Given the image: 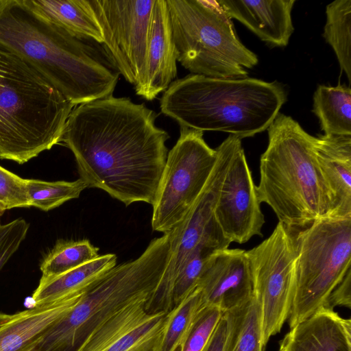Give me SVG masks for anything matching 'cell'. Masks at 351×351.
Listing matches in <instances>:
<instances>
[{
    "label": "cell",
    "mask_w": 351,
    "mask_h": 351,
    "mask_svg": "<svg viewBox=\"0 0 351 351\" xmlns=\"http://www.w3.org/2000/svg\"><path fill=\"white\" fill-rule=\"evenodd\" d=\"M28 229L29 223L22 218L0 225V270L17 251Z\"/></svg>",
    "instance_id": "1f68e13d"
},
{
    "label": "cell",
    "mask_w": 351,
    "mask_h": 351,
    "mask_svg": "<svg viewBox=\"0 0 351 351\" xmlns=\"http://www.w3.org/2000/svg\"><path fill=\"white\" fill-rule=\"evenodd\" d=\"M147 303L139 301L114 314L79 351H162L167 313H148Z\"/></svg>",
    "instance_id": "5bb4252c"
},
{
    "label": "cell",
    "mask_w": 351,
    "mask_h": 351,
    "mask_svg": "<svg viewBox=\"0 0 351 351\" xmlns=\"http://www.w3.org/2000/svg\"><path fill=\"white\" fill-rule=\"evenodd\" d=\"M101 27L103 48L134 88L143 80L149 29L156 0H88Z\"/></svg>",
    "instance_id": "7c38bea8"
},
{
    "label": "cell",
    "mask_w": 351,
    "mask_h": 351,
    "mask_svg": "<svg viewBox=\"0 0 351 351\" xmlns=\"http://www.w3.org/2000/svg\"><path fill=\"white\" fill-rule=\"evenodd\" d=\"M228 16L235 19L261 40L285 47L293 32L291 11L295 0H218Z\"/></svg>",
    "instance_id": "e0dca14e"
},
{
    "label": "cell",
    "mask_w": 351,
    "mask_h": 351,
    "mask_svg": "<svg viewBox=\"0 0 351 351\" xmlns=\"http://www.w3.org/2000/svg\"><path fill=\"white\" fill-rule=\"evenodd\" d=\"M31 11L0 0V46L43 76L74 106L112 95L119 73L104 51Z\"/></svg>",
    "instance_id": "7a4b0ae2"
},
{
    "label": "cell",
    "mask_w": 351,
    "mask_h": 351,
    "mask_svg": "<svg viewBox=\"0 0 351 351\" xmlns=\"http://www.w3.org/2000/svg\"><path fill=\"white\" fill-rule=\"evenodd\" d=\"M36 345V344H35ZM33 346L32 347H31L30 348L27 349V350L25 351H38V350L36 349V346Z\"/></svg>",
    "instance_id": "d590c367"
},
{
    "label": "cell",
    "mask_w": 351,
    "mask_h": 351,
    "mask_svg": "<svg viewBox=\"0 0 351 351\" xmlns=\"http://www.w3.org/2000/svg\"><path fill=\"white\" fill-rule=\"evenodd\" d=\"M286 100L285 89L276 82L191 74L169 85L160 108L180 127L241 139L267 130Z\"/></svg>",
    "instance_id": "3957f363"
},
{
    "label": "cell",
    "mask_w": 351,
    "mask_h": 351,
    "mask_svg": "<svg viewBox=\"0 0 351 351\" xmlns=\"http://www.w3.org/2000/svg\"><path fill=\"white\" fill-rule=\"evenodd\" d=\"M223 313L227 320L223 351H263L261 308L254 295Z\"/></svg>",
    "instance_id": "cb8c5ba5"
},
{
    "label": "cell",
    "mask_w": 351,
    "mask_h": 351,
    "mask_svg": "<svg viewBox=\"0 0 351 351\" xmlns=\"http://www.w3.org/2000/svg\"><path fill=\"white\" fill-rule=\"evenodd\" d=\"M73 105L0 46V159L24 164L61 142Z\"/></svg>",
    "instance_id": "5b68a950"
},
{
    "label": "cell",
    "mask_w": 351,
    "mask_h": 351,
    "mask_svg": "<svg viewBox=\"0 0 351 351\" xmlns=\"http://www.w3.org/2000/svg\"><path fill=\"white\" fill-rule=\"evenodd\" d=\"M323 36L334 50L341 70L351 82V0L327 5Z\"/></svg>",
    "instance_id": "d4e9b609"
},
{
    "label": "cell",
    "mask_w": 351,
    "mask_h": 351,
    "mask_svg": "<svg viewBox=\"0 0 351 351\" xmlns=\"http://www.w3.org/2000/svg\"><path fill=\"white\" fill-rule=\"evenodd\" d=\"M30 207L26 180L0 166V209Z\"/></svg>",
    "instance_id": "4dcf8cb0"
},
{
    "label": "cell",
    "mask_w": 351,
    "mask_h": 351,
    "mask_svg": "<svg viewBox=\"0 0 351 351\" xmlns=\"http://www.w3.org/2000/svg\"><path fill=\"white\" fill-rule=\"evenodd\" d=\"M84 291L10 315L0 326V351H25L34 346L74 306Z\"/></svg>",
    "instance_id": "ffe728a7"
},
{
    "label": "cell",
    "mask_w": 351,
    "mask_h": 351,
    "mask_svg": "<svg viewBox=\"0 0 351 351\" xmlns=\"http://www.w3.org/2000/svg\"><path fill=\"white\" fill-rule=\"evenodd\" d=\"M196 288L205 304L223 313L250 300L253 285L246 251L226 248L214 252L207 260Z\"/></svg>",
    "instance_id": "9a60e30c"
},
{
    "label": "cell",
    "mask_w": 351,
    "mask_h": 351,
    "mask_svg": "<svg viewBox=\"0 0 351 351\" xmlns=\"http://www.w3.org/2000/svg\"><path fill=\"white\" fill-rule=\"evenodd\" d=\"M25 180L30 207L34 206L45 212L67 201L78 198L80 193L87 188L80 178L72 182Z\"/></svg>",
    "instance_id": "83f0119b"
},
{
    "label": "cell",
    "mask_w": 351,
    "mask_h": 351,
    "mask_svg": "<svg viewBox=\"0 0 351 351\" xmlns=\"http://www.w3.org/2000/svg\"><path fill=\"white\" fill-rule=\"evenodd\" d=\"M176 51L166 0H156L149 29L146 62L136 94L152 101L165 92L177 76Z\"/></svg>",
    "instance_id": "2e32d148"
},
{
    "label": "cell",
    "mask_w": 351,
    "mask_h": 351,
    "mask_svg": "<svg viewBox=\"0 0 351 351\" xmlns=\"http://www.w3.org/2000/svg\"><path fill=\"white\" fill-rule=\"evenodd\" d=\"M246 255L254 295L260 304L265 347L281 330L290 313L295 258L291 231L278 222L270 236Z\"/></svg>",
    "instance_id": "8fae6325"
},
{
    "label": "cell",
    "mask_w": 351,
    "mask_h": 351,
    "mask_svg": "<svg viewBox=\"0 0 351 351\" xmlns=\"http://www.w3.org/2000/svg\"><path fill=\"white\" fill-rule=\"evenodd\" d=\"M99 248L88 239L60 240L40 264L41 279H48L81 266L96 258Z\"/></svg>",
    "instance_id": "484cf974"
},
{
    "label": "cell",
    "mask_w": 351,
    "mask_h": 351,
    "mask_svg": "<svg viewBox=\"0 0 351 351\" xmlns=\"http://www.w3.org/2000/svg\"><path fill=\"white\" fill-rule=\"evenodd\" d=\"M223 313L216 306L204 305L196 315L178 351H202Z\"/></svg>",
    "instance_id": "f546056e"
},
{
    "label": "cell",
    "mask_w": 351,
    "mask_h": 351,
    "mask_svg": "<svg viewBox=\"0 0 351 351\" xmlns=\"http://www.w3.org/2000/svg\"><path fill=\"white\" fill-rule=\"evenodd\" d=\"M114 254L99 255L81 266L48 279L40 280L32 295L34 306L53 302L80 293L117 265Z\"/></svg>",
    "instance_id": "7402d4cb"
},
{
    "label": "cell",
    "mask_w": 351,
    "mask_h": 351,
    "mask_svg": "<svg viewBox=\"0 0 351 351\" xmlns=\"http://www.w3.org/2000/svg\"><path fill=\"white\" fill-rule=\"evenodd\" d=\"M256 185L249 168L241 139L234 147L217 193L214 216L224 237L231 243H244L262 237L265 222Z\"/></svg>",
    "instance_id": "4fadbf2b"
},
{
    "label": "cell",
    "mask_w": 351,
    "mask_h": 351,
    "mask_svg": "<svg viewBox=\"0 0 351 351\" xmlns=\"http://www.w3.org/2000/svg\"><path fill=\"white\" fill-rule=\"evenodd\" d=\"M239 138L230 134L215 149L217 160L203 191L183 221L171 231L170 258L154 294L146 304L148 313H168L172 309L174 280L197 247L206 245L218 250L229 247L231 242L224 237L217 223L214 208L217 193Z\"/></svg>",
    "instance_id": "9c48e42d"
},
{
    "label": "cell",
    "mask_w": 351,
    "mask_h": 351,
    "mask_svg": "<svg viewBox=\"0 0 351 351\" xmlns=\"http://www.w3.org/2000/svg\"><path fill=\"white\" fill-rule=\"evenodd\" d=\"M337 306L351 308V269L333 289L323 306L333 309Z\"/></svg>",
    "instance_id": "d6a6232c"
},
{
    "label": "cell",
    "mask_w": 351,
    "mask_h": 351,
    "mask_svg": "<svg viewBox=\"0 0 351 351\" xmlns=\"http://www.w3.org/2000/svg\"><path fill=\"white\" fill-rule=\"evenodd\" d=\"M34 13L71 34L102 44L101 27L88 0H23Z\"/></svg>",
    "instance_id": "44dd1931"
},
{
    "label": "cell",
    "mask_w": 351,
    "mask_h": 351,
    "mask_svg": "<svg viewBox=\"0 0 351 351\" xmlns=\"http://www.w3.org/2000/svg\"><path fill=\"white\" fill-rule=\"evenodd\" d=\"M278 351H351V321L322 306L290 328Z\"/></svg>",
    "instance_id": "d6986e66"
},
{
    "label": "cell",
    "mask_w": 351,
    "mask_h": 351,
    "mask_svg": "<svg viewBox=\"0 0 351 351\" xmlns=\"http://www.w3.org/2000/svg\"><path fill=\"white\" fill-rule=\"evenodd\" d=\"M10 317V315L0 312V326L5 322Z\"/></svg>",
    "instance_id": "e575fe53"
},
{
    "label": "cell",
    "mask_w": 351,
    "mask_h": 351,
    "mask_svg": "<svg viewBox=\"0 0 351 351\" xmlns=\"http://www.w3.org/2000/svg\"><path fill=\"white\" fill-rule=\"evenodd\" d=\"M3 212L0 209V217L3 215ZM1 225V224H0Z\"/></svg>",
    "instance_id": "8d00e7d4"
},
{
    "label": "cell",
    "mask_w": 351,
    "mask_h": 351,
    "mask_svg": "<svg viewBox=\"0 0 351 351\" xmlns=\"http://www.w3.org/2000/svg\"><path fill=\"white\" fill-rule=\"evenodd\" d=\"M217 251L218 250L212 247L201 245L190 254L173 282L171 294L173 307L196 288L207 260Z\"/></svg>",
    "instance_id": "f1b7e54d"
},
{
    "label": "cell",
    "mask_w": 351,
    "mask_h": 351,
    "mask_svg": "<svg viewBox=\"0 0 351 351\" xmlns=\"http://www.w3.org/2000/svg\"><path fill=\"white\" fill-rule=\"evenodd\" d=\"M226 329L227 320L224 313H223L210 338L202 351H223Z\"/></svg>",
    "instance_id": "836d02e7"
},
{
    "label": "cell",
    "mask_w": 351,
    "mask_h": 351,
    "mask_svg": "<svg viewBox=\"0 0 351 351\" xmlns=\"http://www.w3.org/2000/svg\"><path fill=\"white\" fill-rule=\"evenodd\" d=\"M204 132L180 127L167 160L152 205V228L163 234L184 219L203 191L215 166L217 151L204 139Z\"/></svg>",
    "instance_id": "30bf717a"
},
{
    "label": "cell",
    "mask_w": 351,
    "mask_h": 351,
    "mask_svg": "<svg viewBox=\"0 0 351 351\" xmlns=\"http://www.w3.org/2000/svg\"><path fill=\"white\" fill-rule=\"evenodd\" d=\"M206 305L195 288L167 313L162 351H177L200 309Z\"/></svg>",
    "instance_id": "4316f807"
},
{
    "label": "cell",
    "mask_w": 351,
    "mask_h": 351,
    "mask_svg": "<svg viewBox=\"0 0 351 351\" xmlns=\"http://www.w3.org/2000/svg\"><path fill=\"white\" fill-rule=\"evenodd\" d=\"M143 104L112 95L71 111L61 142L72 152L81 179L125 206L153 205L167 160L169 135Z\"/></svg>",
    "instance_id": "6da1fadb"
},
{
    "label": "cell",
    "mask_w": 351,
    "mask_h": 351,
    "mask_svg": "<svg viewBox=\"0 0 351 351\" xmlns=\"http://www.w3.org/2000/svg\"><path fill=\"white\" fill-rule=\"evenodd\" d=\"M166 1L177 61L192 74L245 77L257 64V56L240 41L217 1Z\"/></svg>",
    "instance_id": "52a82bcc"
},
{
    "label": "cell",
    "mask_w": 351,
    "mask_h": 351,
    "mask_svg": "<svg viewBox=\"0 0 351 351\" xmlns=\"http://www.w3.org/2000/svg\"><path fill=\"white\" fill-rule=\"evenodd\" d=\"M314 152L330 198L329 217L351 216V136L315 137Z\"/></svg>",
    "instance_id": "ac0fdd59"
},
{
    "label": "cell",
    "mask_w": 351,
    "mask_h": 351,
    "mask_svg": "<svg viewBox=\"0 0 351 351\" xmlns=\"http://www.w3.org/2000/svg\"><path fill=\"white\" fill-rule=\"evenodd\" d=\"M313 112L326 135L351 136V88L319 85L313 94Z\"/></svg>",
    "instance_id": "603a6c76"
},
{
    "label": "cell",
    "mask_w": 351,
    "mask_h": 351,
    "mask_svg": "<svg viewBox=\"0 0 351 351\" xmlns=\"http://www.w3.org/2000/svg\"><path fill=\"white\" fill-rule=\"evenodd\" d=\"M256 186L261 203L291 230L306 228L331 213V202L314 152L315 136L279 113L267 128Z\"/></svg>",
    "instance_id": "277c9868"
},
{
    "label": "cell",
    "mask_w": 351,
    "mask_h": 351,
    "mask_svg": "<svg viewBox=\"0 0 351 351\" xmlns=\"http://www.w3.org/2000/svg\"><path fill=\"white\" fill-rule=\"evenodd\" d=\"M291 231L295 258L290 328L323 306L351 269V216L326 217Z\"/></svg>",
    "instance_id": "ba28073f"
},
{
    "label": "cell",
    "mask_w": 351,
    "mask_h": 351,
    "mask_svg": "<svg viewBox=\"0 0 351 351\" xmlns=\"http://www.w3.org/2000/svg\"><path fill=\"white\" fill-rule=\"evenodd\" d=\"M171 240V232L154 239L138 258L117 265L90 285L36 343L38 351H79L114 314L135 302H148L169 263Z\"/></svg>",
    "instance_id": "8992f818"
}]
</instances>
